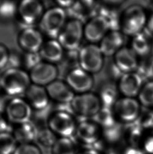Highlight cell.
<instances>
[{
  "label": "cell",
  "instance_id": "7",
  "mask_svg": "<svg viewBox=\"0 0 153 154\" xmlns=\"http://www.w3.org/2000/svg\"><path fill=\"white\" fill-rule=\"evenodd\" d=\"M48 126L56 136L60 138L70 137L76 129L73 116L64 110H58L52 114L48 119Z\"/></svg>",
  "mask_w": 153,
  "mask_h": 154
},
{
  "label": "cell",
  "instance_id": "22",
  "mask_svg": "<svg viewBox=\"0 0 153 154\" xmlns=\"http://www.w3.org/2000/svg\"><path fill=\"white\" fill-rule=\"evenodd\" d=\"M38 131L35 125L30 121L16 125L13 135L19 145L32 144L36 140Z\"/></svg>",
  "mask_w": 153,
  "mask_h": 154
},
{
  "label": "cell",
  "instance_id": "37",
  "mask_svg": "<svg viewBox=\"0 0 153 154\" xmlns=\"http://www.w3.org/2000/svg\"><path fill=\"white\" fill-rule=\"evenodd\" d=\"M146 74L147 77L153 80V58L149 60L146 66Z\"/></svg>",
  "mask_w": 153,
  "mask_h": 154
},
{
  "label": "cell",
  "instance_id": "10",
  "mask_svg": "<svg viewBox=\"0 0 153 154\" xmlns=\"http://www.w3.org/2000/svg\"><path fill=\"white\" fill-rule=\"evenodd\" d=\"M141 104L135 98H118L113 106L114 116L125 123H132L140 114Z\"/></svg>",
  "mask_w": 153,
  "mask_h": 154
},
{
  "label": "cell",
  "instance_id": "38",
  "mask_svg": "<svg viewBox=\"0 0 153 154\" xmlns=\"http://www.w3.org/2000/svg\"><path fill=\"white\" fill-rule=\"evenodd\" d=\"M6 101H7V100L5 98H4V97L0 96V114H2L3 112L5 110L6 105L8 102Z\"/></svg>",
  "mask_w": 153,
  "mask_h": 154
},
{
  "label": "cell",
  "instance_id": "23",
  "mask_svg": "<svg viewBox=\"0 0 153 154\" xmlns=\"http://www.w3.org/2000/svg\"><path fill=\"white\" fill-rule=\"evenodd\" d=\"M130 48L137 56L145 57L151 52V44L149 38L142 32L133 36Z\"/></svg>",
  "mask_w": 153,
  "mask_h": 154
},
{
  "label": "cell",
  "instance_id": "19",
  "mask_svg": "<svg viewBox=\"0 0 153 154\" xmlns=\"http://www.w3.org/2000/svg\"><path fill=\"white\" fill-rule=\"evenodd\" d=\"M124 34L118 30L109 32L100 42L99 45L104 56H114L123 48Z\"/></svg>",
  "mask_w": 153,
  "mask_h": 154
},
{
  "label": "cell",
  "instance_id": "4",
  "mask_svg": "<svg viewBox=\"0 0 153 154\" xmlns=\"http://www.w3.org/2000/svg\"><path fill=\"white\" fill-rule=\"evenodd\" d=\"M104 56L99 46L90 43L80 48L78 54V60L80 68L91 74L101 70Z\"/></svg>",
  "mask_w": 153,
  "mask_h": 154
},
{
  "label": "cell",
  "instance_id": "3",
  "mask_svg": "<svg viewBox=\"0 0 153 154\" xmlns=\"http://www.w3.org/2000/svg\"><path fill=\"white\" fill-rule=\"evenodd\" d=\"M66 17L64 8L58 6L49 8L39 22L40 31L52 40L57 38L67 23Z\"/></svg>",
  "mask_w": 153,
  "mask_h": 154
},
{
  "label": "cell",
  "instance_id": "32",
  "mask_svg": "<svg viewBox=\"0 0 153 154\" xmlns=\"http://www.w3.org/2000/svg\"><path fill=\"white\" fill-rule=\"evenodd\" d=\"M13 154H41V152L38 147L34 144H20Z\"/></svg>",
  "mask_w": 153,
  "mask_h": 154
},
{
  "label": "cell",
  "instance_id": "25",
  "mask_svg": "<svg viewBox=\"0 0 153 154\" xmlns=\"http://www.w3.org/2000/svg\"><path fill=\"white\" fill-rule=\"evenodd\" d=\"M52 154H75L74 144L70 138H59L52 147Z\"/></svg>",
  "mask_w": 153,
  "mask_h": 154
},
{
  "label": "cell",
  "instance_id": "15",
  "mask_svg": "<svg viewBox=\"0 0 153 154\" xmlns=\"http://www.w3.org/2000/svg\"><path fill=\"white\" fill-rule=\"evenodd\" d=\"M143 79L136 72L123 74L120 77L118 88L124 97L135 98L143 87Z\"/></svg>",
  "mask_w": 153,
  "mask_h": 154
},
{
  "label": "cell",
  "instance_id": "11",
  "mask_svg": "<svg viewBox=\"0 0 153 154\" xmlns=\"http://www.w3.org/2000/svg\"><path fill=\"white\" fill-rule=\"evenodd\" d=\"M110 22L104 15H98L89 20L84 26V37L91 44L100 42L109 32Z\"/></svg>",
  "mask_w": 153,
  "mask_h": 154
},
{
  "label": "cell",
  "instance_id": "26",
  "mask_svg": "<svg viewBox=\"0 0 153 154\" xmlns=\"http://www.w3.org/2000/svg\"><path fill=\"white\" fill-rule=\"evenodd\" d=\"M138 97L141 105L147 107H153V80L143 85Z\"/></svg>",
  "mask_w": 153,
  "mask_h": 154
},
{
  "label": "cell",
  "instance_id": "18",
  "mask_svg": "<svg viewBox=\"0 0 153 154\" xmlns=\"http://www.w3.org/2000/svg\"><path fill=\"white\" fill-rule=\"evenodd\" d=\"M50 99L59 104L70 103L75 96V93L64 82L56 80L46 86Z\"/></svg>",
  "mask_w": 153,
  "mask_h": 154
},
{
  "label": "cell",
  "instance_id": "35",
  "mask_svg": "<svg viewBox=\"0 0 153 154\" xmlns=\"http://www.w3.org/2000/svg\"><path fill=\"white\" fill-rule=\"evenodd\" d=\"M8 119L4 117L2 114H0V134L9 132L10 129Z\"/></svg>",
  "mask_w": 153,
  "mask_h": 154
},
{
  "label": "cell",
  "instance_id": "14",
  "mask_svg": "<svg viewBox=\"0 0 153 154\" xmlns=\"http://www.w3.org/2000/svg\"><path fill=\"white\" fill-rule=\"evenodd\" d=\"M19 43L25 52L39 53L44 43L43 36L38 29L26 27L19 35Z\"/></svg>",
  "mask_w": 153,
  "mask_h": 154
},
{
  "label": "cell",
  "instance_id": "1",
  "mask_svg": "<svg viewBox=\"0 0 153 154\" xmlns=\"http://www.w3.org/2000/svg\"><path fill=\"white\" fill-rule=\"evenodd\" d=\"M31 84L29 74L21 68L9 67L0 76V88L9 96L25 93Z\"/></svg>",
  "mask_w": 153,
  "mask_h": 154
},
{
  "label": "cell",
  "instance_id": "5",
  "mask_svg": "<svg viewBox=\"0 0 153 154\" xmlns=\"http://www.w3.org/2000/svg\"><path fill=\"white\" fill-rule=\"evenodd\" d=\"M83 36L82 23L78 19H72L67 22L57 39L64 49L75 51L80 45Z\"/></svg>",
  "mask_w": 153,
  "mask_h": 154
},
{
  "label": "cell",
  "instance_id": "28",
  "mask_svg": "<svg viewBox=\"0 0 153 154\" xmlns=\"http://www.w3.org/2000/svg\"><path fill=\"white\" fill-rule=\"evenodd\" d=\"M95 119V123L105 127H111L114 124V114L113 110L108 107H102L97 114L93 117Z\"/></svg>",
  "mask_w": 153,
  "mask_h": 154
},
{
  "label": "cell",
  "instance_id": "30",
  "mask_svg": "<svg viewBox=\"0 0 153 154\" xmlns=\"http://www.w3.org/2000/svg\"><path fill=\"white\" fill-rule=\"evenodd\" d=\"M18 6L12 1H1L0 3V17L10 19L14 17L17 12Z\"/></svg>",
  "mask_w": 153,
  "mask_h": 154
},
{
  "label": "cell",
  "instance_id": "27",
  "mask_svg": "<svg viewBox=\"0 0 153 154\" xmlns=\"http://www.w3.org/2000/svg\"><path fill=\"white\" fill-rule=\"evenodd\" d=\"M56 136L48 128H44L38 131L36 140L44 147L52 148L57 140Z\"/></svg>",
  "mask_w": 153,
  "mask_h": 154
},
{
  "label": "cell",
  "instance_id": "40",
  "mask_svg": "<svg viewBox=\"0 0 153 154\" xmlns=\"http://www.w3.org/2000/svg\"><path fill=\"white\" fill-rule=\"evenodd\" d=\"M147 24L148 26L149 30L153 33V13L148 20Z\"/></svg>",
  "mask_w": 153,
  "mask_h": 154
},
{
  "label": "cell",
  "instance_id": "42",
  "mask_svg": "<svg viewBox=\"0 0 153 154\" xmlns=\"http://www.w3.org/2000/svg\"><path fill=\"white\" fill-rule=\"evenodd\" d=\"M1 1H0V3H1Z\"/></svg>",
  "mask_w": 153,
  "mask_h": 154
},
{
  "label": "cell",
  "instance_id": "34",
  "mask_svg": "<svg viewBox=\"0 0 153 154\" xmlns=\"http://www.w3.org/2000/svg\"><path fill=\"white\" fill-rule=\"evenodd\" d=\"M144 148L146 152L153 154V134L148 136L144 143Z\"/></svg>",
  "mask_w": 153,
  "mask_h": 154
},
{
  "label": "cell",
  "instance_id": "6",
  "mask_svg": "<svg viewBox=\"0 0 153 154\" xmlns=\"http://www.w3.org/2000/svg\"><path fill=\"white\" fill-rule=\"evenodd\" d=\"M70 104L73 111L82 116L94 117L102 108L99 96L90 92L75 95Z\"/></svg>",
  "mask_w": 153,
  "mask_h": 154
},
{
  "label": "cell",
  "instance_id": "8",
  "mask_svg": "<svg viewBox=\"0 0 153 154\" xmlns=\"http://www.w3.org/2000/svg\"><path fill=\"white\" fill-rule=\"evenodd\" d=\"M5 112L10 122L19 125L30 122L32 108L26 100L15 97L8 100Z\"/></svg>",
  "mask_w": 153,
  "mask_h": 154
},
{
  "label": "cell",
  "instance_id": "20",
  "mask_svg": "<svg viewBox=\"0 0 153 154\" xmlns=\"http://www.w3.org/2000/svg\"><path fill=\"white\" fill-rule=\"evenodd\" d=\"M64 50L58 40L51 39L44 43L39 53L45 62L54 64L62 60L64 55Z\"/></svg>",
  "mask_w": 153,
  "mask_h": 154
},
{
  "label": "cell",
  "instance_id": "29",
  "mask_svg": "<svg viewBox=\"0 0 153 154\" xmlns=\"http://www.w3.org/2000/svg\"><path fill=\"white\" fill-rule=\"evenodd\" d=\"M41 56L39 53L25 52L21 56V65L25 69L31 71L36 66L42 62Z\"/></svg>",
  "mask_w": 153,
  "mask_h": 154
},
{
  "label": "cell",
  "instance_id": "41",
  "mask_svg": "<svg viewBox=\"0 0 153 154\" xmlns=\"http://www.w3.org/2000/svg\"><path fill=\"white\" fill-rule=\"evenodd\" d=\"M79 154H101L99 152H98L95 150H86L83 152H81Z\"/></svg>",
  "mask_w": 153,
  "mask_h": 154
},
{
  "label": "cell",
  "instance_id": "31",
  "mask_svg": "<svg viewBox=\"0 0 153 154\" xmlns=\"http://www.w3.org/2000/svg\"><path fill=\"white\" fill-rule=\"evenodd\" d=\"M116 97V90L110 87L104 88V90H102L99 96L102 106L108 108L109 106L114 105L116 101L118 100Z\"/></svg>",
  "mask_w": 153,
  "mask_h": 154
},
{
  "label": "cell",
  "instance_id": "24",
  "mask_svg": "<svg viewBox=\"0 0 153 154\" xmlns=\"http://www.w3.org/2000/svg\"><path fill=\"white\" fill-rule=\"evenodd\" d=\"M18 143L10 132L0 134V154H13Z\"/></svg>",
  "mask_w": 153,
  "mask_h": 154
},
{
  "label": "cell",
  "instance_id": "39",
  "mask_svg": "<svg viewBox=\"0 0 153 154\" xmlns=\"http://www.w3.org/2000/svg\"><path fill=\"white\" fill-rule=\"evenodd\" d=\"M124 154H144L143 152L137 149L136 147H130V148H128L126 151L125 152Z\"/></svg>",
  "mask_w": 153,
  "mask_h": 154
},
{
  "label": "cell",
  "instance_id": "17",
  "mask_svg": "<svg viewBox=\"0 0 153 154\" xmlns=\"http://www.w3.org/2000/svg\"><path fill=\"white\" fill-rule=\"evenodd\" d=\"M25 94L26 100L34 109L45 110L50 105V97L43 86L32 84Z\"/></svg>",
  "mask_w": 153,
  "mask_h": 154
},
{
  "label": "cell",
  "instance_id": "16",
  "mask_svg": "<svg viewBox=\"0 0 153 154\" xmlns=\"http://www.w3.org/2000/svg\"><path fill=\"white\" fill-rule=\"evenodd\" d=\"M137 57L131 48L123 47L114 55V63L123 74L135 72L139 66Z\"/></svg>",
  "mask_w": 153,
  "mask_h": 154
},
{
  "label": "cell",
  "instance_id": "33",
  "mask_svg": "<svg viewBox=\"0 0 153 154\" xmlns=\"http://www.w3.org/2000/svg\"><path fill=\"white\" fill-rule=\"evenodd\" d=\"M10 53L5 46L0 44V70L8 64Z\"/></svg>",
  "mask_w": 153,
  "mask_h": 154
},
{
  "label": "cell",
  "instance_id": "36",
  "mask_svg": "<svg viewBox=\"0 0 153 154\" xmlns=\"http://www.w3.org/2000/svg\"><path fill=\"white\" fill-rule=\"evenodd\" d=\"M56 3L58 6L64 9L71 8L75 4V2L73 1H57Z\"/></svg>",
  "mask_w": 153,
  "mask_h": 154
},
{
  "label": "cell",
  "instance_id": "13",
  "mask_svg": "<svg viewBox=\"0 0 153 154\" xmlns=\"http://www.w3.org/2000/svg\"><path fill=\"white\" fill-rule=\"evenodd\" d=\"M58 75V69L55 65L41 62L30 71L29 76L34 84L47 86L57 80Z\"/></svg>",
  "mask_w": 153,
  "mask_h": 154
},
{
  "label": "cell",
  "instance_id": "9",
  "mask_svg": "<svg viewBox=\"0 0 153 154\" xmlns=\"http://www.w3.org/2000/svg\"><path fill=\"white\" fill-rule=\"evenodd\" d=\"M43 5L36 0H24L18 5L19 19L22 24L26 27H32L40 22L44 13Z\"/></svg>",
  "mask_w": 153,
  "mask_h": 154
},
{
  "label": "cell",
  "instance_id": "2",
  "mask_svg": "<svg viewBox=\"0 0 153 154\" xmlns=\"http://www.w3.org/2000/svg\"><path fill=\"white\" fill-rule=\"evenodd\" d=\"M146 13L139 5H133L124 11L120 21V26L123 34L136 35L142 32L147 24Z\"/></svg>",
  "mask_w": 153,
  "mask_h": 154
},
{
  "label": "cell",
  "instance_id": "12",
  "mask_svg": "<svg viewBox=\"0 0 153 154\" xmlns=\"http://www.w3.org/2000/svg\"><path fill=\"white\" fill-rule=\"evenodd\" d=\"M66 83L74 92L78 94L90 92L94 81L91 74L78 67L69 72L66 76Z\"/></svg>",
  "mask_w": 153,
  "mask_h": 154
},
{
  "label": "cell",
  "instance_id": "21",
  "mask_svg": "<svg viewBox=\"0 0 153 154\" xmlns=\"http://www.w3.org/2000/svg\"><path fill=\"white\" fill-rule=\"evenodd\" d=\"M99 126L94 122H82L76 127V131L79 138L86 144H93L100 137Z\"/></svg>",
  "mask_w": 153,
  "mask_h": 154
}]
</instances>
